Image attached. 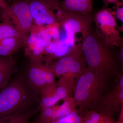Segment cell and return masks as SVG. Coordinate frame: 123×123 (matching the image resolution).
<instances>
[{
  "label": "cell",
  "instance_id": "obj_7",
  "mask_svg": "<svg viewBox=\"0 0 123 123\" xmlns=\"http://www.w3.org/2000/svg\"><path fill=\"white\" fill-rule=\"evenodd\" d=\"M27 0L34 25L41 27L59 23L54 10L47 0Z\"/></svg>",
  "mask_w": 123,
  "mask_h": 123
},
{
  "label": "cell",
  "instance_id": "obj_14",
  "mask_svg": "<svg viewBox=\"0 0 123 123\" xmlns=\"http://www.w3.org/2000/svg\"><path fill=\"white\" fill-rule=\"evenodd\" d=\"M9 38H16L21 40L24 46L26 40L19 33L14 26L8 20L5 23L0 25V40Z\"/></svg>",
  "mask_w": 123,
  "mask_h": 123
},
{
  "label": "cell",
  "instance_id": "obj_13",
  "mask_svg": "<svg viewBox=\"0 0 123 123\" xmlns=\"http://www.w3.org/2000/svg\"><path fill=\"white\" fill-rule=\"evenodd\" d=\"M39 107L0 119V123H28L31 117L39 111Z\"/></svg>",
  "mask_w": 123,
  "mask_h": 123
},
{
  "label": "cell",
  "instance_id": "obj_22",
  "mask_svg": "<svg viewBox=\"0 0 123 123\" xmlns=\"http://www.w3.org/2000/svg\"><path fill=\"white\" fill-rule=\"evenodd\" d=\"M120 90L123 89V77H121L120 81Z\"/></svg>",
  "mask_w": 123,
  "mask_h": 123
},
{
  "label": "cell",
  "instance_id": "obj_10",
  "mask_svg": "<svg viewBox=\"0 0 123 123\" xmlns=\"http://www.w3.org/2000/svg\"><path fill=\"white\" fill-rule=\"evenodd\" d=\"M59 23L47 25L45 27H40L37 34L38 39L45 47L48 46L53 40L60 39Z\"/></svg>",
  "mask_w": 123,
  "mask_h": 123
},
{
  "label": "cell",
  "instance_id": "obj_2",
  "mask_svg": "<svg viewBox=\"0 0 123 123\" xmlns=\"http://www.w3.org/2000/svg\"><path fill=\"white\" fill-rule=\"evenodd\" d=\"M81 43L82 53L88 68L97 74L105 75L116 70L114 47L106 42L91 28Z\"/></svg>",
  "mask_w": 123,
  "mask_h": 123
},
{
  "label": "cell",
  "instance_id": "obj_15",
  "mask_svg": "<svg viewBox=\"0 0 123 123\" xmlns=\"http://www.w3.org/2000/svg\"><path fill=\"white\" fill-rule=\"evenodd\" d=\"M91 91L88 89L86 83L84 74L81 75L77 83L75 94V99L79 102L86 101L90 94Z\"/></svg>",
  "mask_w": 123,
  "mask_h": 123
},
{
  "label": "cell",
  "instance_id": "obj_17",
  "mask_svg": "<svg viewBox=\"0 0 123 123\" xmlns=\"http://www.w3.org/2000/svg\"><path fill=\"white\" fill-rule=\"evenodd\" d=\"M81 121L80 117L76 112H72L65 117L61 118L58 122L59 123H80Z\"/></svg>",
  "mask_w": 123,
  "mask_h": 123
},
{
  "label": "cell",
  "instance_id": "obj_20",
  "mask_svg": "<svg viewBox=\"0 0 123 123\" xmlns=\"http://www.w3.org/2000/svg\"><path fill=\"white\" fill-rule=\"evenodd\" d=\"M99 119H100V115L97 113H93L91 116V120L94 123H98Z\"/></svg>",
  "mask_w": 123,
  "mask_h": 123
},
{
  "label": "cell",
  "instance_id": "obj_11",
  "mask_svg": "<svg viewBox=\"0 0 123 123\" xmlns=\"http://www.w3.org/2000/svg\"><path fill=\"white\" fill-rule=\"evenodd\" d=\"M14 66L15 63L12 57H0V90L11 79Z\"/></svg>",
  "mask_w": 123,
  "mask_h": 123
},
{
  "label": "cell",
  "instance_id": "obj_3",
  "mask_svg": "<svg viewBox=\"0 0 123 123\" xmlns=\"http://www.w3.org/2000/svg\"><path fill=\"white\" fill-rule=\"evenodd\" d=\"M55 14L57 22L63 26L65 36L62 39L64 43L70 48L75 45V35L81 33L84 38L91 28L93 16L92 14L88 15L70 12L62 9L59 2H50Z\"/></svg>",
  "mask_w": 123,
  "mask_h": 123
},
{
  "label": "cell",
  "instance_id": "obj_19",
  "mask_svg": "<svg viewBox=\"0 0 123 123\" xmlns=\"http://www.w3.org/2000/svg\"><path fill=\"white\" fill-rule=\"evenodd\" d=\"M117 10L116 15L117 18L123 22V2H120L116 6Z\"/></svg>",
  "mask_w": 123,
  "mask_h": 123
},
{
  "label": "cell",
  "instance_id": "obj_6",
  "mask_svg": "<svg viewBox=\"0 0 123 123\" xmlns=\"http://www.w3.org/2000/svg\"><path fill=\"white\" fill-rule=\"evenodd\" d=\"M25 75L29 84L40 94L43 88L55 82L52 70L43 62L30 61Z\"/></svg>",
  "mask_w": 123,
  "mask_h": 123
},
{
  "label": "cell",
  "instance_id": "obj_12",
  "mask_svg": "<svg viewBox=\"0 0 123 123\" xmlns=\"http://www.w3.org/2000/svg\"><path fill=\"white\" fill-rule=\"evenodd\" d=\"M23 46V43L18 38H7L0 40V57H11Z\"/></svg>",
  "mask_w": 123,
  "mask_h": 123
},
{
  "label": "cell",
  "instance_id": "obj_21",
  "mask_svg": "<svg viewBox=\"0 0 123 123\" xmlns=\"http://www.w3.org/2000/svg\"><path fill=\"white\" fill-rule=\"evenodd\" d=\"M105 4L106 7H107L108 5L110 4H114L116 6L120 2V0H103Z\"/></svg>",
  "mask_w": 123,
  "mask_h": 123
},
{
  "label": "cell",
  "instance_id": "obj_25",
  "mask_svg": "<svg viewBox=\"0 0 123 123\" xmlns=\"http://www.w3.org/2000/svg\"><path fill=\"white\" fill-rule=\"evenodd\" d=\"M0 6H3L4 8H5V5H4V2H3V0H0Z\"/></svg>",
  "mask_w": 123,
  "mask_h": 123
},
{
  "label": "cell",
  "instance_id": "obj_8",
  "mask_svg": "<svg viewBox=\"0 0 123 123\" xmlns=\"http://www.w3.org/2000/svg\"><path fill=\"white\" fill-rule=\"evenodd\" d=\"M82 54L81 43L75 45L67 55L59 58L50 67L55 76H60L68 73L74 62Z\"/></svg>",
  "mask_w": 123,
  "mask_h": 123
},
{
  "label": "cell",
  "instance_id": "obj_5",
  "mask_svg": "<svg viewBox=\"0 0 123 123\" xmlns=\"http://www.w3.org/2000/svg\"><path fill=\"white\" fill-rule=\"evenodd\" d=\"M7 16L11 18L14 26L26 40L34 25L27 0H15L13 4L5 8Z\"/></svg>",
  "mask_w": 123,
  "mask_h": 123
},
{
  "label": "cell",
  "instance_id": "obj_24",
  "mask_svg": "<svg viewBox=\"0 0 123 123\" xmlns=\"http://www.w3.org/2000/svg\"><path fill=\"white\" fill-rule=\"evenodd\" d=\"M49 2H56L58 3L60 2V0H47Z\"/></svg>",
  "mask_w": 123,
  "mask_h": 123
},
{
  "label": "cell",
  "instance_id": "obj_26",
  "mask_svg": "<svg viewBox=\"0 0 123 123\" xmlns=\"http://www.w3.org/2000/svg\"><path fill=\"white\" fill-rule=\"evenodd\" d=\"M86 123H94V122H93L90 119L88 120L87 121H86Z\"/></svg>",
  "mask_w": 123,
  "mask_h": 123
},
{
  "label": "cell",
  "instance_id": "obj_18",
  "mask_svg": "<svg viewBox=\"0 0 123 123\" xmlns=\"http://www.w3.org/2000/svg\"><path fill=\"white\" fill-rule=\"evenodd\" d=\"M68 94L67 89L60 81L59 82L58 87L56 88L55 95L60 100L66 98L68 95Z\"/></svg>",
  "mask_w": 123,
  "mask_h": 123
},
{
  "label": "cell",
  "instance_id": "obj_9",
  "mask_svg": "<svg viewBox=\"0 0 123 123\" xmlns=\"http://www.w3.org/2000/svg\"><path fill=\"white\" fill-rule=\"evenodd\" d=\"M59 4L65 11L88 15L92 13L93 0H64Z\"/></svg>",
  "mask_w": 123,
  "mask_h": 123
},
{
  "label": "cell",
  "instance_id": "obj_1",
  "mask_svg": "<svg viewBox=\"0 0 123 123\" xmlns=\"http://www.w3.org/2000/svg\"><path fill=\"white\" fill-rule=\"evenodd\" d=\"M40 98L25 74L16 75L0 90V119L38 107Z\"/></svg>",
  "mask_w": 123,
  "mask_h": 123
},
{
  "label": "cell",
  "instance_id": "obj_16",
  "mask_svg": "<svg viewBox=\"0 0 123 123\" xmlns=\"http://www.w3.org/2000/svg\"><path fill=\"white\" fill-rule=\"evenodd\" d=\"M69 106V102L68 101H65L57 110L56 116L58 118H62L70 114L72 111Z\"/></svg>",
  "mask_w": 123,
  "mask_h": 123
},
{
  "label": "cell",
  "instance_id": "obj_27",
  "mask_svg": "<svg viewBox=\"0 0 123 123\" xmlns=\"http://www.w3.org/2000/svg\"><path fill=\"white\" fill-rule=\"evenodd\" d=\"M51 123H58V122H53Z\"/></svg>",
  "mask_w": 123,
  "mask_h": 123
},
{
  "label": "cell",
  "instance_id": "obj_23",
  "mask_svg": "<svg viewBox=\"0 0 123 123\" xmlns=\"http://www.w3.org/2000/svg\"><path fill=\"white\" fill-rule=\"evenodd\" d=\"M119 97L120 98L123 100V89L120 90V92L119 94Z\"/></svg>",
  "mask_w": 123,
  "mask_h": 123
},
{
  "label": "cell",
  "instance_id": "obj_4",
  "mask_svg": "<svg viewBox=\"0 0 123 123\" xmlns=\"http://www.w3.org/2000/svg\"><path fill=\"white\" fill-rule=\"evenodd\" d=\"M105 6L93 16L97 33L106 42L113 46L119 47L123 42L120 35L121 29L115 18Z\"/></svg>",
  "mask_w": 123,
  "mask_h": 123
}]
</instances>
